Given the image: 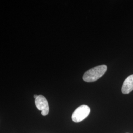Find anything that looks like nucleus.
Masks as SVG:
<instances>
[{"mask_svg": "<svg viewBox=\"0 0 133 133\" xmlns=\"http://www.w3.org/2000/svg\"><path fill=\"white\" fill-rule=\"evenodd\" d=\"M35 105L37 109L42 111V115L46 116L49 113V105L48 101L45 97L42 95H38V97L35 101Z\"/></svg>", "mask_w": 133, "mask_h": 133, "instance_id": "3", "label": "nucleus"}, {"mask_svg": "<svg viewBox=\"0 0 133 133\" xmlns=\"http://www.w3.org/2000/svg\"><path fill=\"white\" fill-rule=\"evenodd\" d=\"M90 112V109L87 105H81L77 108L72 114L71 118L74 122L78 123L85 119Z\"/></svg>", "mask_w": 133, "mask_h": 133, "instance_id": "2", "label": "nucleus"}, {"mask_svg": "<svg viewBox=\"0 0 133 133\" xmlns=\"http://www.w3.org/2000/svg\"><path fill=\"white\" fill-rule=\"evenodd\" d=\"M38 97V95H34V98H35V99H36V98H37V97Z\"/></svg>", "mask_w": 133, "mask_h": 133, "instance_id": "5", "label": "nucleus"}, {"mask_svg": "<svg viewBox=\"0 0 133 133\" xmlns=\"http://www.w3.org/2000/svg\"><path fill=\"white\" fill-rule=\"evenodd\" d=\"M133 90V75L128 76L124 81L121 88L122 93L124 94H129Z\"/></svg>", "mask_w": 133, "mask_h": 133, "instance_id": "4", "label": "nucleus"}, {"mask_svg": "<svg viewBox=\"0 0 133 133\" xmlns=\"http://www.w3.org/2000/svg\"><path fill=\"white\" fill-rule=\"evenodd\" d=\"M107 70V66L105 65L94 67L86 71L83 76V79L87 82H94L103 76Z\"/></svg>", "mask_w": 133, "mask_h": 133, "instance_id": "1", "label": "nucleus"}]
</instances>
